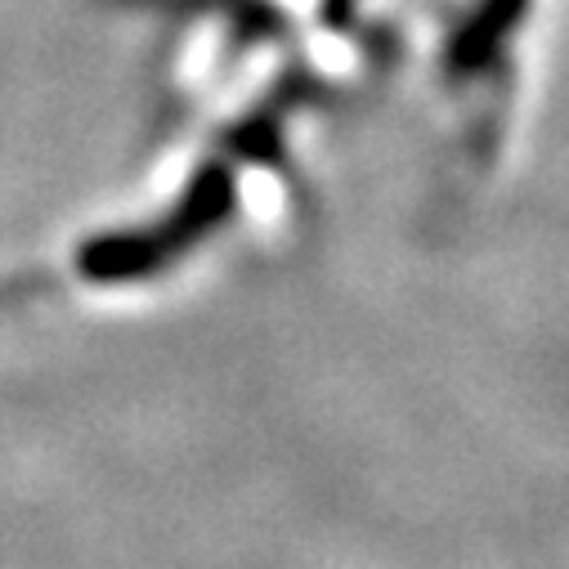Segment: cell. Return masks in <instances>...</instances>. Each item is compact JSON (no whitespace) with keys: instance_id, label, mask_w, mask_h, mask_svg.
Instances as JSON below:
<instances>
[{"instance_id":"1","label":"cell","mask_w":569,"mask_h":569,"mask_svg":"<svg viewBox=\"0 0 569 569\" xmlns=\"http://www.w3.org/2000/svg\"><path fill=\"white\" fill-rule=\"evenodd\" d=\"M233 198H238V184H233L229 167H207V171H198L193 184L184 189L180 207L158 224L167 251L180 256V251H189L193 242H202V238L233 211Z\"/></svg>"},{"instance_id":"2","label":"cell","mask_w":569,"mask_h":569,"mask_svg":"<svg viewBox=\"0 0 569 569\" xmlns=\"http://www.w3.org/2000/svg\"><path fill=\"white\" fill-rule=\"evenodd\" d=\"M171 251L158 229H130V233H99L81 247L77 264L90 282H130V278H153L167 269Z\"/></svg>"},{"instance_id":"3","label":"cell","mask_w":569,"mask_h":569,"mask_svg":"<svg viewBox=\"0 0 569 569\" xmlns=\"http://www.w3.org/2000/svg\"><path fill=\"white\" fill-rule=\"evenodd\" d=\"M529 10V0H480L471 10V19L458 28L453 46H449V68L453 72H480L498 59V50L507 46V37L520 28Z\"/></svg>"},{"instance_id":"4","label":"cell","mask_w":569,"mask_h":569,"mask_svg":"<svg viewBox=\"0 0 569 569\" xmlns=\"http://www.w3.org/2000/svg\"><path fill=\"white\" fill-rule=\"evenodd\" d=\"M355 6H359V0H323V19L332 28H346L355 19Z\"/></svg>"}]
</instances>
